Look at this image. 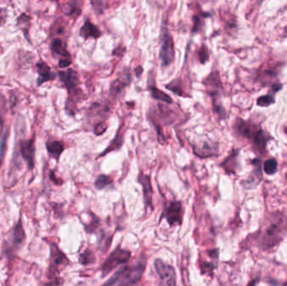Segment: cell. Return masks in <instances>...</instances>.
<instances>
[{"label":"cell","instance_id":"e575fe53","mask_svg":"<svg viewBox=\"0 0 287 286\" xmlns=\"http://www.w3.org/2000/svg\"><path fill=\"white\" fill-rule=\"evenodd\" d=\"M259 77H260L261 82H271L274 78H276V72L272 69L263 70L259 73ZM272 82L275 83L274 82Z\"/></svg>","mask_w":287,"mask_h":286},{"label":"cell","instance_id":"74e56055","mask_svg":"<svg viewBox=\"0 0 287 286\" xmlns=\"http://www.w3.org/2000/svg\"><path fill=\"white\" fill-rule=\"evenodd\" d=\"M199 267L203 274H213V271L217 268V264L213 263H209L207 261H200L199 262Z\"/></svg>","mask_w":287,"mask_h":286},{"label":"cell","instance_id":"d6986e66","mask_svg":"<svg viewBox=\"0 0 287 286\" xmlns=\"http://www.w3.org/2000/svg\"><path fill=\"white\" fill-rule=\"evenodd\" d=\"M51 51L55 56L61 57L60 60H72L71 55L66 48V46L63 44V41L59 37H56L52 40V42H51Z\"/></svg>","mask_w":287,"mask_h":286},{"label":"cell","instance_id":"1f68e13d","mask_svg":"<svg viewBox=\"0 0 287 286\" xmlns=\"http://www.w3.org/2000/svg\"><path fill=\"white\" fill-rule=\"evenodd\" d=\"M277 171H278V162H277L276 159H268L264 161V171L265 174L272 176V175L275 174Z\"/></svg>","mask_w":287,"mask_h":286},{"label":"cell","instance_id":"7c38bea8","mask_svg":"<svg viewBox=\"0 0 287 286\" xmlns=\"http://www.w3.org/2000/svg\"><path fill=\"white\" fill-rule=\"evenodd\" d=\"M137 182L142 186L143 188L144 202L146 210L150 208L151 211H153V188H152V181L149 175L144 174L140 172L138 174Z\"/></svg>","mask_w":287,"mask_h":286},{"label":"cell","instance_id":"9a60e30c","mask_svg":"<svg viewBox=\"0 0 287 286\" xmlns=\"http://www.w3.org/2000/svg\"><path fill=\"white\" fill-rule=\"evenodd\" d=\"M20 151L21 156L28 164L29 168L33 169L35 166V154H36L35 138H31L29 140L21 141Z\"/></svg>","mask_w":287,"mask_h":286},{"label":"cell","instance_id":"d590c367","mask_svg":"<svg viewBox=\"0 0 287 286\" xmlns=\"http://www.w3.org/2000/svg\"><path fill=\"white\" fill-rule=\"evenodd\" d=\"M91 6L95 13L99 16L103 15L105 11V0H90Z\"/></svg>","mask_w":287,"mask_h":286},{"label":"cell","instance_id":"83f0119b","mask_svg":"<svg viewBox=\"0 0 287 286\" xmlns=\"http://www.w3.org/2000/svg\"><path fill=\"white\" fill-rule=\"evenodd\" d=\"M158 109H159L160 116L162 118L164 124L170 125V124L174 123L176 118L173 115L172 110H170V108L165 107L162 104H158Z\"/></svg>","mask_w":287,"mask_h":286},{"label":"cell","instance_id":"d4e9b609","mask_svg":"<svg viewBox=\"0 0 287 286\" xmlns=\"http://www.w3.org/2000/svg\"><path fill=\"white\" fill-rule=\"evenodd\" d=\"M123 132H121L120 128H118V132L116 133L115 138H113L112 142L109 144V146L106 149L105 151H103V153H101L98 156V158H100L102 156H104L107 154L109 153L110 151H118L121 148V146L123 145Z\"/></svg>","mask_w":287,"mask_h":286},{"label":"cell","instance_id":"ffe728a7","mask_svg":"<svg viewBox=\"0 0 287 286\" xmlns=\"http://www.w3.org/2000/svg\"><path fill=\"white\" fill-rule=\"evenodd\" d=\"M148 89H149L151 97L153 99L159 101V102H165L167 104H172L173 103V99L170 97L169 95L163 92L162 90L159 89L157 86L153 84L148 83Z\"/></svg>","mask_w":287,"mask_h":286},{"label":"cell","instance_id":"277c9868","mask_svg":"<svg viewBox=\"0 0 287 286\" xmlns=\"http://www.w3.org/2000/svg\"><path fill=\"white\" fill-rule=\"evenodd\" d=\"M58 77L68 92L67 103L68 106L69 104H72L76 97H79L80 93H82V91L79 88V77L77 72L72 68H68L66 71H60L58 72Z\"/></svg>","mask_w":287,"mask_h":286},{"label":"cell","instance_id":"e0dca14e","mask_svg":"<svg viewBox=\"0 0 287 286\" xmlns=\"http://www.w3.org/2000/svg\"><path fill=\"white\" fill-rule=\"evenodd\" d=\"M252 162H253L254 169L249 177L247 178L246 183L244 185L248 189H253L254 187H256L261 182L262 178H263L261 161L259 159H254Z\"/></svg>","mask_w":287,"mask_h":286},{"label":"cell","instance_id":"2e32d148","mask_svg":"<svg viewBox=\"0 0 287 286\" xmlns=\"http://www.w3.org/2000/svg\"><path fill=\"white\" fill-rule=\"evenodd\" d=\"M36 69L38 72L39 77L37 78V86H41L45 82H50L56 79L57 75L52 72L49 65L41 60L36 63Z\"/></svg>","mask_w":287,"mask_h":286},{"label":"cell","instance_id":"f1b7e54d","mask_svg":"<svg viewBox=\"0 0 287 286\" xmlns=\"http://www.w3.org/2000/svg\"><path fill=\"white\" fill-rule=\"evenodd\" d=\"M166 88L179 97H190L182 89V83L179 79L173 80L169 84L166 85Z\"/></svg>","mask_w":287,"mask_h":286},{"label":"cell","instance_id":"f35d334b","mask_svg":"<svg viewBox=\"0 0 287 286\" xmlns=\"http://www.w3.org/2000/svg\"><path fill=\"white\" fill-rule=\"evenodd\" d=\"M7 138H8V130L4 133L2 138L0 139V166L3 161L4 156L6 151V143H7Z\"/></svg>","mask_w":287,"mask_h":286},{"label":"cell","instance_id":"4dcf8cb0","mask_svg":"<svg viewBox=\"0 0 287 286\" xmlns=\"http://www.w3.org/2000/svg\"><path fill=\"white\" fill-rule=\"evenodd\" d=\"M113 180L106 175H99L95 181V187L98 190L105 189L107 187L113 186Z\"/></svg>","mask_w":287,"mask_h":286},{"label":"cell","instance_id":"7bdbcfd3","mask_svg":"<svg viewBox=\"0 0 287 286\" xmlns=\"http://www.w3.org/2000/svg\"><path fill=\"white\" fill-rule=\"evenodd\" d=\"M72 60L62 59L60 60L58 66H59L60 68L63 69V68L69 67L72 65Z\"/></svg>","mask_w":287,"mask_h":286},{"label":"cell","instance_id":"603a6c76","mask_svg":"<svg viewBox=\"0 0 287 286\" xmlns=\"http://www.w3.org/2000/svg\"><path fill=\"white\" fill-rule=\"evenodd\" d=\"M238 151H233L225 161L221 164L220 166L228 174H234L237 167V158H238Z\"/></svg>","mask_w":287,"mask_h":286},{"label":"cell","instance_id":"b9f144b4","mask_svg":"<svg viewBox=\"0 0 287 286\" xmlns=\"http://www.w3.org/2000/svg\"><path fill=\"white\" fill-rule=\"evenodd\" d=\"M8 11L6 8H0V27L3 26L6 22V19H7V15Z\"/></svg>","mask_w":287,"mask_h":286},{"label":"cell","instance_id":"484cf974","mask_svg":"<svg viewBox=\"0 0 287 286\" xmlns=\"http://www.w3.org/2000/svg\"><path fill=\"white\" fill-rule=\"evenodd\" d=\"M65 13L67 16H78L82 14V2L81 0H69L66 6Z\"/></svg>","mask_w":287,"mask_h":286},{"label":"cell","instance_id":"7a4b0ae2","mask_svg":"<svg viewBox=\"0 0 287 286\" xmlns=\"http://www.w3.org/2000/svg\"><path fill=\"white\" fill-rule=\"evenodd\" d=\"M147 258L145 254H141L138 263L133 266H123L117 271L106 285H134L142 279L144 272L147 268Z\"/></svg>","mask_w":287,"mask_h":286},{"label":"cell","instance_id":"8fae6325","mask_svg":"<svg viewBox=\"0 0 287 286\" xmlns=\"http://www.w3.org/2000/svg\"><path fill=\"white\" fill-rule=\"evenodd\" d=\"M203 84L206 87L207 92L213 100H220L221 90L223 88L221 82L220 76L218 72H213L208 75L205 79L203 80Z\"/></svg>","mask_w":287,"mask_h":286},{"label":"cell","instance_id":"30bf717a","mask_svg":"<svg viewBox=\"0 0 287 286\" xmlns=\"http://www.w3.org/2000/svg\"><path fill=\"white\" fill-rule=\"evenodd\" d=\"M193 152L199 158H210L218 156L219 147L213 141L202 140L193 146Z\"/></svg>","mask_w":287,"mask_h":286},{"label":"cell","instance_id":"44dd1931","mask_svg":"<svg viewBox=\"0 0 287 286\" xmlns=\"http://www.w3.org/2000/svg\"><path fill=\"white\" fill-rule=\"evenodd\" d=\"M26 233L24 231L23 225L21 220L19 221L13 230V235H12V245L14 248H19L20 246L22 245L24 241L26 240Z\"/></svg>","mask_w":287,"mask_h":286},{"label":"cell","instance_id":"4316f807","mask_svg":"<svg viewBox=\"0 0 287 286\" xmlns=\"http://www.w3.org/2000/svg\"><path fill=\"white\" fill-rule=\"evenodd\" d=\"M210 14L205 13V12H201V13H198L193 16V30H192L193 34L199 33L204 26L205 19L210 17Z\"/></svg>","mask_w":287,"mask_h":286},{"label":"cell","instance_id":"8d00e7d4","mask_svg":"<svg viewBox=\"0 0 287 286\" xmlns=\"http://www.w3.org/2000/svg\"><path fill=\"white\" fill-rule=\"evenodd\" d=\"M209 51H208V46L205 44H203L199 50H198V59L201 64L205 65L209 61Z\"/></svg>","mask_w":287,"mask_h":286},{"label":"cell","instance_id":"ba28073f","mask_svg":"<svg viewBox=\"0 0 287 286\" xmlns=\"http://www.w3.org/2000/svg\"><path fill=\"white\" fill-rule=\"evenodd\" d=\"M69 264V260L63 252L55 243L51 246V263L50 273L54 275L66 268Z\"/></svg>","mask_w":287,"mask_h":286},{"label":"cell","instance_id":"ac0fdd59","mask_svg":"<svg viewBox=\"0 0 287 286\" xmlns=\"http://www.w3.org/2000/svg\"><path fill=\"white\" fill-rule=\"evenodd\" d=\"M79 35L84 41H87L89 39L97 40L100 38L103 34L98 26H95L91 21H86L80 28Z\"/></svg>","mask_w":287,"mask_h":286},{"label":"cell","instance_id":"8992f818","mask_svg":"<svg viewBox=\"0 0 287 286\" xmlns=\"http://www.w3.org/2000/svg\"><path fill=\"white\" fill-rule=\"evenodd\" d=\"M184 216V209L182 203L179 201H171L165 203L161 221L163 218L167 220L168 224L173 227L175 224L182 225Z\"/></svg>","mask_w":287,"mask_h":286},{"label":"cell","instance_id":"7402d4cb","mask_svg":"<svg viewBox=\"0 0 287 286\" xmlns=\"http://www.w3.org/2000/svg\"><path fill=\"white\" fill-rule=\"evenodd\" d=\"M31 25V17L28 15L23 13L17 18V26L23 32L24 36L29 43H31L30 38V28Z\"/></svg>","mask_w":287,"mask_h":286},{"label":"cell","instance_id":"4fadbf2b","mask_svg":"<svg viewBox=\"0 0 287 286\" xmlns=\"http://www.w3.org/2000/svg\"><path fill=\"white\" fill-rule=\"evenodd\" d=\"M131 72L128 68L123 70L115 80H113L110 85V94L113 97H118L123 92V90L130 84Z\"/></svg>","mask_w":287,"mask_h":286},{"label":"cell","instance_id":"cb8c5ba5","mask_svg":"<svg viewBox=\"0 0 287 286\" xmlns=\"http://www.w3.org/2000/svg\"><path fill=\"white\" fill-rule=\"evenodd\" d=\"M46 148H47V151H48L50 156L53 157L55 160L58 161L60 156L64 151V145L62 141H50L46 144Z\"/></svg>","mask_w":287,"mask_h":286},{"label":"cell","instance_id":"f6af8a7d","mask_svg":"<svg viewBox=\"0 0 287 286\" xmlns=\"http://www.w3.org/2000/svg\"><path fill=\"white\" fill-rule=\"evenodd\" d=\"M285 179H286V181H287V172H286V174H285Z\"/></svg>","mask_w":287,"mask_h":286},{"label":"cell","instance_id":"836d02e7","mask_svg":"<svg viewBox=\"0 0 287 286\" xmlns=\"http://www.w3.org/2000/svg\"><path fill=\"white\" fill-rule=\"evenodd\" d=\"M274 95V93H269L259 97L257 100V105L259 107H269L275 102Z\"/></svg>","mask_w":287,"mask_h":286},{"label":"cell","instance_id":"f546056e","mask_svg":"<svg viewBox=\"0 0 287 286\" xmlns=\"http://www.w3.org/2000/svg\"><path fill=\"white\" fill-rule=\"evenodd\" d=\"M6 114H7V101L5 96L0 93V135L3 132L6 123Z\"/></svg>","mask_w":287,"mask_h":286},{"label":"cell","instance_id":"5b68a950","mask_svg":"<svg viewBox=\"0 0 287 286\" xmlns=\"http://www.w3.org/2000/svg\"><path fill=\"white\" fill-rule=\"evenodd\" d=\"M131 257L130 251L126 250L121 248V246H118L114 250L110 253L108 258L104 261V263L101 267L102 277L104 278L109 273L115 269L118 266L128 262Z\"/></svg>","mask_w":287,"mask_h":286},{"label":"cell","instance_id":"ab89813d","mask_svg":"<svg viewBox=\"0 0 287 286\" xmlns=\"http://www.w3.org/2000/svg\"><path fill=\"white\" fill-rule=\"evenodd\" d=\"M98 224H99V219H98V217H97V216H95V215L93 214L92 223L88 225V226L85 225V230L88 233H92L96 230V228L98 227Z\"/></svg>","mask_w":287,"mask_h":286},{"label":"cell","instance_id":"d6a6232c","mask_svg":"<svg viewBox=\"0 0 287 286\" xmlns=\"http://www.w3.org/2000/svg\"><path fill=\"white\" fill-rule=\"evenodd\" d=\"M95 261H96V258H95L94 253L88 248L85 249L83 253L80 254L79 262L80 263H82V265L92 264L95 263Z\"/></svg>","mask_w":287,"mask_h":286},{"label":"cell","instance_id":"9c48e42d","mask_svg":"<svg viewBox=\"0 0 287 286\" xmlns=\"http://www.w3.org/2000/svg\"><path fill=\"white\" fill-rule=\"evenodd\" d=\"M233 128L238 135L251 141L254 135L261 127L257 125L256 123H252L251 121H245L242 118H237L233 126Z\"/></svg>","mask_w":287,"mask_h":286},{"label":"cell","instance_id":"3957f363","mask_svg":"<svg viewBox=\"0 0 287 286\" xmlns=\"http://www.w3.org/2000/svg\"><path fill=\"white\" fill-rule=\"evenodd\" d=\"M176 57L174 40L168 29L165 26L162 28V45L160 49L159 58L162 67L167 68L173 64Z\"/></svg>","mask_w":287,"mask_h":286},{"label":"cell","instance_id":"ee69618b","mask_svg":"<svg viewBox=\"0 0 287 286\" xmlns=\"http://www.w3.org/2000/svg\"><path fill=\"white\" fill-rule=\"evenodd\" d=\"M134 72H135L136 77H140L141 75L143 74V67H141V66H138V67H136L135 70H134Z\"/></svg>","mask_w":287,"mask_h":286},{"label":"cell","instance_id":"5bb4252c","mask_svg":"<svg viewBox=\"0 0 287 286\" xmlns=\"http://www.w3.org/2000/svg\"><path fill=\"white\" fill-rule=\"evenodd\" d=\"M271 139L269 133L264 132L262 128L251 139L252 147L257 156H264L267 152V144Z\"/></svg>","mask_w":287,"mask_h":286},{"label":"cell","instance_id":"52a82bcc","mask_svg":"<svg viewBox=\"0 0 287 286\" xmlns=\"http://www.w3.org/2000/svg\"><path fill=\"white\" fill-rule=\"evenodd\" d=\"M155 269L159 276L161 285H176L177 284V274L173 266L157 258L154 262Z\"/></svg>","mask_w":287,"mask_h":286},{"label":"cell","instance_id":"60d3db41","mask_svg":"<svg viewBox=\"0 0 287 286\" xmlns=\"http://www.w3.org/2000/svg\"><path fill=\"white\" fill-rule=\"evenodd\" d=\"M107 128H108V126L106 125L103 122H101V123H98L97 125H95L94 133L96 135H101V134H103L105 132Z\"/></svg>","mask_w":287,"mask_h":286},{"label":"cell","instance_id":"6da1fadb","mask_svg":"<svg viewBox=\"0 0 287 286\" xmlns=\"http://www.w3.org/2000/svg\"><path fill=\"white\" fill-rule=\"evenodd\" d=\"M286 235V217L281 212H271L262 222L258 243L262 250H269L279 245Z\"/></svg>","mask_w":287,"mask_h":286}]
</instances>
